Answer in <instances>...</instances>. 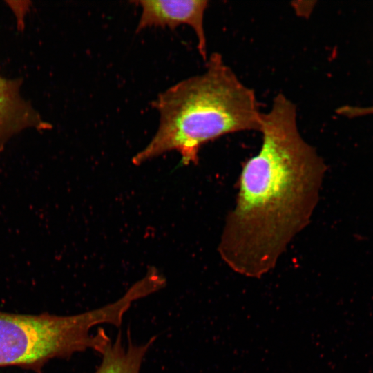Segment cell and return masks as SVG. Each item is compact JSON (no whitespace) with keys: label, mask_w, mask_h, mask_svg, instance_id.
Wrapping results in <instances>:
<instances>
[{"label":"cell","mask_w":373,"mask_h":373,"mask_svg":"<svg viewBox=\"0 0 373 373\" xmlns=\"http://www.w3.org/2000/svg\"><path fill=\"white\" fill-rule=\"evenodd\" d=\"M259 152L244 162L236 204L218 251L235 272L261 278L309 223L326 165L301 135L296 106L284 94L262 114Z\"/></svg>","instance_id":"6da1fadb"},{"label":"cell","mask_w":373,"mask_h":373,"mask_svg":"<svg viewBox=\"0 0 373 373\" xmlns=\"http://www.w3.org/2000/svg\"><path fill=\"white\" fill-rule=\"evenodd\" d=\"M205 70L169 87L151 103L159 114L157 130L132 160L135 165L171 151L184 165L197 164L204 144L227 134L260 131L262 114L253 89L244 84L218 52Z\"/></svg>","instance_id":"7a4b0ae2"},{"label":"cell","mask_w":373,"mask_h":373,"mask_svg":"<svg viewBox=\"0 0 373 373\" xmlns=\"http://www.w3.org/2000/svg\"><path fill=\"white\" fill-rule=\"evenodd\" d=\"M21 85V79H8L0 75V149L24 130L41 131L51 127L22 97Z\"/></svg>","instance_id":"5b68a950"},{"label":"cell","mask_w":373,"mask_h":373,"mask_svg":"<svg viewBox=\"0 0 373 373\" xmlns=\"http://www.w3.org/2000/svg\"><path fill=\"white\" fill-rule=\"evenodd\" d=\"M155 337L142 344H136L129 338L124 344L118 334L103 349L99 354L101 362L93 373H140L147 351L153 344Z\"/></svg>","instance_id":"8992f818"},{"label":"cell","mask_w":373,"mask_h":373,"mask_svg":"<svg viewBox=\"0 0 373 373\" xmlns=\"http://www.w3.org/2000/svg\"><path fill=\"white\" fill-rule=\"evenodd\" d=\"M137 3L142 8L136 32L146 28H169L180 25L190 26L196 35L197 48L203 60L207 61V39L204 28V15L208 6L206 0H142Z\"/></svg>","instance_id":"277c9868"},{"label":"cell","mask_w":373,"mask_h":373,"mask_svg":"<svg viewBox=\"0 0 373 373\" xmlns=\"http://www.w3.org/2000/svg\"><path fill=\"white\" fill-rule=\"evenodd\" d=\"M131 307L118 300L97 309L70 316L17 314L0 312V367L40 369L53 358L92 350L99 354L111 342L101 325L119 326Z\"/></svg>","instance_id":"3957f363"}]
</instances>
